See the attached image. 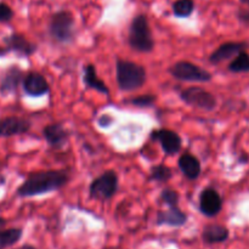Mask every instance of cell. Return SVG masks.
<instances>
[{
    "label": "cell",
    "mask_w": 249,
    "mask_h": 249,
    "mask_svg": "<svg viewBox=\"0 0 249 249\" xmlns=\"http://www.w3.org/2000/svg\"><path fill=\"white\" fill-rule=\"evenodd\" d=\"M71 173L67 169L33 172L17 187L16 195L21 198L43 196L63 189L70 182Z\"/></svg>",
    "instance_id": "6da1fadb"
},
{
    "label": "cell",
    "mask_w": 249,
    "mask_h": 249,
    "mask_svg": "<svg viewBox=\"0 0 249 249\" xmlns=\"http://www.w3.org/2000/svg\"><path fill=\"white\" fill-rule=\"evenodd\" d=\"M117 85L122 91L130 92L141 89L147 80V72L143 66L134 61L117 58L116 60Z\"/></svg>",
    "instance_id": "7a4b0ae2"
},
{
    "label": "cell",
    "mask_w": 249,
    "mask_h": 249,
    "mask_svg": "<svg viewBox=\"0 0 249 249\" xmlns=\"http://www.w3.org/2000/svg\"><path fill=\"white\" fill-rule=\"evenodd\" d=\"M128 44L136 53H148L155 49V39L145 14L136 15L131 19L128 31Z\"/></svg>",
    "instance_id": "3957f363"
},
{
    "label": "cell",
    "mask_w": 249,
    "mask_h": 249,
    "mask_svg": "<svg viewBox=\"0 0 249 249\" xmlns=\"http://www.w3.org/2000/svg\"><path fill=\"white\" fill-rule=\"evenodd\" d=\"M48 33L60 44H71L75 38V19L68 10L53 12L48 24Z\"/></svg>",
    "instance_id": "277c9868"
},
{
    "label": "cell",
    "mask_w": 249,
    "mask_h": 249,
    "mask_svg": "<svg viewBox=\"0 0 249 249\" xmlns=\"http://www.w3.org/2000/svg\"><path fill=\"white\" fill-rule=\"evenodd\" d=\"M118 186L119 179L116 170H106L90 182L89 196L90 198L96 199V201H109L117 194Z\"/></svg>",
    "instance_id": "5b68a950"
},
{
    "label": "cell",
    "mask_w": 249,
    "mask_h": 249,
    "mask_svg": "<svg viewBox=\"0 0 249 249\" xmlns=\"http://www.w3.org/2000/svg\"><path fill=\"white\" fill-rule=\"evenodd\" d=\"M168 72L174 79L189 83H208L213 79V74L206 68L190 61H178L173 63Z\"/></svg>",
    "instance_id": "8992f818"
},
{
    "label": "cell",
    "mask_w": 249,
    "mask_h": 249,
    "mask_svg": "<svg viewBox=\"0 0 249 249\" xmlns=\"http://www.w3.org/2000/svg\"><path fill=\"white\" fill-rule=\"evenodd\" d=\"M180 99L186 105L203 111H214L218 106L215 95L201 87H190L180 91Z\"/></svg>",
    "instance_id": "52a82bcc"
},
{
    "label": "cell",
    "mask_w": 249,
    "mask_h": 249,
    "mask_svg": "<svg viewBox=\"0 0 249 249\" xmlns=\"http://www.w3.org/2000/svg\"><path fill=\"white\" fill-rule=\"evenodd\" d=\"M150 139L160 143V148L167 156L178 155L182 148L181 136L172 129H153L150 134Z\"/></svg>",
    "instance_id": "ba28073f"
},
{
    "label": "cell",
    "mask_w": 249,
    "mask_h": 249,
    "mask_svg": "<svg viewBox=\"0 0 249 249\" xmlns=\"http://www.w3.org/2000/svg\"><path fill=\"white\" fill-rule=\"evenodd\" d=\"M224 201L218 190L208 186L202 190L198 199V211L207 218H215L223 211Z\"/></svg>",
    "instance_id": "9c48e42d"
},
{
    "label": "cell",
    "mask_w": 249,
    "mask_h": 249,
    "mask_svg": "<svg viewBox=\"0 0 249 249\" xmlns=\"http://www.w3.org/2000/svg\"><path fill=\"white\" fill-rule=\"evenodd\" d=\"M248 41H225V43L220 44V45L209 55L208 61L212 65L218 66L220 65V63L225 62V61L232 60L233 57L237 56V53H240L241 51L243 50H248Z\"/></svg>",
    "instance_id": "30bf717a"
},
{
    "label": "cell",
    "mask_w": 249,
    "mask_h": 249,
    "mask_svg": "<svg viewBox=\"0 0 249 249\" xmlns=\"http://www.w3.org/2000/svg\"><path fill=\"white\" fill-rule=\"evenodd\" d=\"M24 94L31 97H40L50 92V85L41 73L31 71L24 74L22 80Z\"/></svg>",
    "instance_id": "8fae6325"
},
{
    "label": "cell",
    "mask_w": 249,
    "mask_h": 249,
    "mask_svg": "<svg viewBox=\"0 0 249 249\" xmlns=\"http://www.w3.org/2000/svg\"><path fill=\"white\" fill-rule=\"evenodd\" d=\"M4 43L5 49L0 51V53H10V51H14V53H18V55L24 56V57H29V56H32L38 50L36 44L32 43L23 34L19 33H11L10 36H5Z\"/></svg>",
    "instance_id": "7c38bea8"
},
{
    "label": "cell",
    "mask_w": 249,
    "mask_h": 249,
    "mask_svg": "<svg viewBox=\"0 0 249 249\" xmlns=\"http://www.w3.org/2000/svg\"><path fill=\"white\" fill-rule=\"evenodd\" d=\"M32 128L29 119L18 116H9L0 119V136L11 138L16 135L27 134Z\"/></svg>",
    "instance_id": "4fadbf2b"
},
{
    "label": "cell",
    "mask_w": 249,
    "mask_h": 249,
    "mask_svg": "<svg viewBox=\"0 0 249 249\" xmlns=\"http://www.w3.org/2000/svg\"><path fill=\"white\" fill-rule=\"evenodd\" d=\"M43 138L53 150H62L70 141L71 133L61 123H51L43 128Z\"/></svg>",
    "instance_id": "5bb4252c"
},
{
    "label": "cell",
    "mask_w": 249,
    "mask_h": 249,
    "mask_svg": "<svg viewBox=\"0 0 249 249\" xmlns=\"http://www.w3.org/2000/svg\"><path fill=\"white\" fill-rule=\"evenodd\" d=\"M24 74L26 73L23 72L21 67L16 65L10 66L0 77V94L5 96V95L16 92L19 85L22 84Z\"/></svg>",
    "instance_id": "9a60e30c"
},
{
    "label": "cell",
    "mask_w": 249,
    "mask_h": 249,
    "mask_svg": "<svg viewBox=\"0 0 249 249\" xmlns=\"http://www.w3.org/2000/svg\"><path fill=\"white\" fill-rule=\"evenodd\" d=\"M189 221V215L182 209L177 207H168L165 211H160L156 215V225L182 228Z\"/></svg>",
    "instance_id": "2e32d148"
},
{
    "label": "cell",
    "mask_w": 249,
    "mask_h": 249,
    "mask_svg": "<svg viewBox=\"0 0 249 249\" xmlns=\"http://www.w3.org/2000/svg\"><path fill=\"white\" fill-rule=\"evenodd\" d=\"M201 237L204 245H220L230 238V230L221 224H208L202 230Z\"/></svg>",
    "instance_id": "e0dca14e"
},
{
    "label": "cell",
    "mask_w": 249,
    "mask_h": 249,
    "mask_svg": "<svg viewBox=\"0 0 249 249\" xmlns=\"http://www.w3.org/2000/svg\"><path fill=\"white\" fill-rule=\"evenodd\" d=\"M178 167L186 179L197 180L202 174L201 160L192 153H182L178 160Z\"/></svg>",
    "instance_id": "ac0fdd59"
},
{
    "label": "cell",
    "mask_w": 249,
    "mask_h": 249,
    "mask_svg": "<svg viewBox=\"0 0 249 249\" xmlns=\"http://www.w3.org/2000/svg\"><path fill=\"white\" fill-rule=\"evenodd\" d=\"M83 82H84L85 87L95 90V91L100 92V94H109L108 87H107L104 80L100 79L99 75H97L96 67L92 63H89V65L84 66V68H83Z\"/></svg>",
    "instance_id": "d6986e66"
},
{
    "label": "cell",
    "mask_w": 249,
    "mask_h": 249,
    "mask_svg": "<svg viewBox=\"0 0 249 249\" xmlns=\"http://www.w3.org/2000/svg\"><path fill=\"white\" fill-rule=\"evenodd\" d=\"M23 236L21 228L0 229V249H6L19 242Z\"/></svg>",
    "instance_id": "ffe728a7"
},
{
    "label": "cell",
    "mask_w": 249,
    "mask_h": 249,
    "mask_svg": "<svg viewBox=\"0 0 249 249\" xmlns=\"http://www.w3.org/2000/svg\"><path fill=\"white\" fill-rule=\"evenodd\" d=\"M229 72L233 74H241V73H249V53L247 50L241 51L236 57L231 60L228 66Z\"/></svg>",
    "instance_id": "44dd1931"
},
{
    "label": "cell",
    "mask_w": 249,
    "mask_h": 249,
    "mask_svg": "<svg viewBox=\"0 0 249 249\" xmlns=\"http://www.w3.org/2000/svg\"><path fill=\"white\" fill-rule=\"evenodd\" d=\"M195 7L194 0H175L172 4V11L178 18H187L194 14Z\"/></svg>",
    "instance_id": "7402d4cb"
},
{
    "label": "cell",
    "mask_w": 249,
    "mask_h": 249,
    "mask_svg": "<svg viewBox=\"0 0 249 249\" xmlns=\"http://www.w3.org/2000/svg\"><path fill=\"white\" fill-rule=\"evenodd\" d=\"M173 178V170L168 165L156 164L150 170V180L151 181L158 182V184H165Z\"/></svg>",
    "instance_id": "603a6c76"
},
{
    "label": "cell",
    "mask_w": 249,
    "mask_h": 249,
    "mask_svg": "<svg viewBox=\"0 0 249 249\" xmlns=\"http://www.w3.org/2000/svg\"><path fill=\"white\" fill-rule=\"evenodd\" d=\"M126 102L131 105V106L139 107V108H152L156 105V102H157V96L153 94L139 95V96L128 100Z\"/></svg>",
    "instance_id": "cb8c5ba5"
},
{
    "label": "cell",
    "mask_w": 249,
    "mask_h": 249,
    "mask_svg": "<svg viewBox=\"0 0 249 249\" xmlns=\"http://www.w3.org/2000/svg\"><path fill=\"white\" fill-rule=\"evenodd\" d=\"M160 198L167 207H177L179 206L180 195L177 190L170 189V187H165V189H163L162 191H160Z\"/></svg>",
    "instance_id": "d4e9b609"
},
{
    "label": "cell",
    "mask_w": 249,
    "mask_h": 249,
    "mask_svg": "<svg viewBox=\"0 0 249 249\" xmlns=\"http://www.w3.org/2000/svg\"><path fill=\"white\" fill-rule=\"evenodd\" d=\"M14 18V10L5 2H0V22L7 23Z\"/></svg>",
    "instance_id": "484cf974"
},
{
    "label": "cell",
    "mask_w": 249,
    "mask_h": 249,
    "mask_svg": "<svg viewBox=\"0 0 249 249\" xmlns=\"http://www.w3.org/2000/svg\"><path fill=\"white\" fill-rule=\"evenodd\" d=\"M236 17L242 23L243 26L249 27V10L248 9H238L236 12Z\"/></svg>",
    "instance_id": "4316f807"
},
{
    "label": "cell",
    "mask_w": 249,
    "mask_h": 249,
    "mask_svg": "<svg viewBox=\"0 0 249 249\" xmlns=\"http://www.w3.org/2000/svg\"><path fill=\"white\" fill-rule=\"evenodd\" d=\"M112 122H113V118H112L111 116L104 114V116L99 119V125L102 126V128H104V126H109L112 124Z\"/></svg>",
    "instance_id": "83f0119b"
},
{
    "label": "cell",
    "mask_w": 249,
    "mask_h": 249,
    "mask_svg": "<svg viewBox=\"0 0 249 249\" xmlns=\"http://www.w3.org/2000/svg\"><path fill=\"white\" fill-rule=\"evenodd\" d=\"M15 249H36V246H33V245H29V243H26V245H22V246H19V247H17Z\"/></svg>",
    "instance_id": "f1b7e54d"
},
{
    "label": "cell",
    "mask_w": 249,
    "mask_h": 249,
    "mask_svg": "<svg viewBox=\"0 0 249 249\" xmlns=\"http://www.w3.org/2000/svg\"><path fill=\"white\" fill-rule=\"evenodd\" d=\"M5 225H6V220L4 218H0V229L4 228Z\"/></svg>",
    "instance_id": "f546056e"
},
{
    "label": "cell",
    "mask_w": 249,
    "mask_h": 249,
    "mask_svg": "<svg viewBox=\"0 0 249 249\" xmlns=\"http://www.w3.org/2000/svg\"><path fill=\"white\" fill-rule=\"evenodd\" d=\"M241 2H242L243 5H247V6H249V0H240Z\"/></svg>",
    "instance_id": "4dcf8cb0"
}]
</instances>
